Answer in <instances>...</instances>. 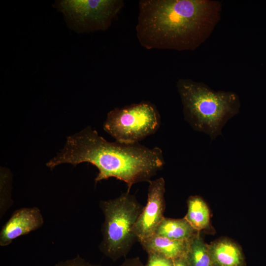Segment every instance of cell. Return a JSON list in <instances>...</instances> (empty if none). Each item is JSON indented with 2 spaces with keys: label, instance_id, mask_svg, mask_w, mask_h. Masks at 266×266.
Segmentation results:
<instances>
[{
  "label": "cell",
  "instance_id": "6da1fadb",
  "mask_svg": "<svg viewBox=\"0 0 266 266\" xmlns=\"http://www.w3.org/2000/svg\"><path fill=\"white\" fill-rule=\"evenodd\" d=\"M222 4L212 0H141L136 34L147 49L193 51L210 36Z\"/></svg>",
  "mask_w": 266,
  "mask_h": 266
},
{
  "label": "cell",
  "instance_id": "8992f818",
  "mask_svg": "<svg viewBox=\"0 0 266 266\" xmlns=\"http://www.w3.org/2000/svg\"><path fill=\"white\" fill-rule=\"evenodd\" d=\"M124 4L121 0H57L53 7L70 30L81 33L107 30Z\"/></svg>",
  "mask_w": 266,
  "mask_h": 266
},
{
  "label": "cell",
  "instance_id": "30bf717a",
  "mask_svg": "<svg viewBox=\"0 0 266 266\" xmlns=\"http://www.w3.org/2000/svg\"><path fill=\"white\" fill-rule=\"evenodd\" d=\"M190 241L154 234L139 242L147 253H158L173 260L186 255Z\"/></svg>",
  "mask_w": 266,
  "mask_h": 266
},
{
  "label": "cell",
  "instance_id": "7c38bea8",
  "mask_svg": "<svg viewBox=\"0 0 266 266\" xmlns=\"http://www.w3.org/2000/svg\"><path fill=\"white\" fill-rule=\"evenodd\" d=\"M188 211L184 218L197 231L208 228L210 211L204 200L198 196H191L188 201Z\"/></svg>",
  "mask_w": 266,
  "mask_h": 266
},
{
  "label": "cell",
  "instance_id": "2e32d148",
  "mask_svg": "<svg viewBox=\"0 0 266 266\" xmlns=\"http://www.w3.org/2000/svg\"><path fill=\"white\" fill-rule=\"evenodd\" d=\"M173 266H188L186 256L173 260Z\"/></svg>",
  "mask_w": 266,
  "mask_h": 266
},
{
  "label": "cell",
  "instance_id": "3957f363",
  "mask_svg": "<svg viewBox=\"0 0 266 266\" xmlns=\"http://www.w3.org/2000/svg\"><path fill=\"white\" fill-rule=\"evenodd\" d=\"M177 88L185 120L211 140L221 134L227 121L239 112L240 99L234 92L216 91L203 82L188 78L179 79Z\"/></svg>",
  "mask_w": 266,
  "mask_h": 266
},
{
  "label": "cell",
  "instance_id": "277c9868",
  "mask_svg": "<svg viewBox=\"0 0 266 266\" xmlns=\"http://www.w3.org/2000/svg\"><path fill=\"white\" fill-rule=\"evenodd\" d=\"M104 216L100 251L112 261L125 257L137 239L133 228L143 207L127 192L119 197L101 201Z\"/></svg>",
  "mask_w": 266,
  "mask_h": 266
},
{
  "label": "cell",
  "instance_id": "7a4b0ae2",
  "mask_svg": "<svg viewBox=\"0 0 266 266\" xmlns=\"http://www.w3.org/2000/svg\"><path fill=\"white\" fill-rule=\"evenodd\" d=\"M82 163L98 169L96 183L115 177L126 183L128 192L133 184L149 181L165 165L159 147L109 142L91 127L68 136L64 147L46 166L52 169L63 164L76 166Z\"/></svg>",
  "mask_w": 266,
  "mask_h": 266
},
{
  "label": "cell",
  "instance_id": "5bb4252c",
  "mask_svg": "<svg viewBox=\"0 0 266 266\" xmlns=\"http://www.w3.org/2000/svg\"><path fill=\"white\" fill-rule=\"evenodd\" d=\"M54 266H100L90 263L79 256L60 262ZM119 266H145L139 257L127 259Z\"/></svg>",
  "mask_w": 266,
  "mask_h": 266
},
{
  "label": "cell",
  "instance_id": "52a82bcc",
  "mask_svg": "<svg viewBox=\"0 0 266 266\" xmlns=\"http://www.w3.org/2000/svg\"><path fill=\"white\" fill-rule=\"evenodd\" d=\"M148 182L146 204L133 228V232L139 241L155 234L158 227L165 217V180L160 177Z\"/></svg>",
  "mask_w": 266,
  "mask_h": 266
},
{
  "label": "cell",
  "instance_id": "9c48e42d",
  "mask_svg": "<svg viewBox=\"0 0 266 266\" xmlns=\"http://www.w3.org/2000/svg\"><path fill=\"white\" fill-rule=\"evenodd\" d=\"M213 266H245V259L240 247L233 240L221 238L208 244Z\"/></svg>",
  "mask_w": 266,
  "mask_h": 266
},
{
  "label": "cell",
  "instance_id": "ba28073f",
  "mask_svg": "<svg viewBox=\"0 0 266 266\" xmlns=\"http://www.w3.org/2000/svg\"><path fill=\"white\" fill-rule=\"evenodd\" d=\"M43 224V217L38 208L25 207L16 210L1 229L0 245H9L15 238L38 229Z\"/></svg>",
  "mask_w": 266,
  "mask_h": 266
},
{
  "label": "cell",
  "instance_id": "8fae6325",
  "mask_svg": "<svg viewBox=\"0 0 266 266\" xmlns=\"http://www.w3.org/2000/svg\"><path fill=\"white\" fill-rule=\"evenodd\" d=\"M199 232L184 218L171 219L164 217L155 234L172 239L190 241Z\"/></svg>",
  "mask_w": 266,
  "mask_h": 266
},
{
  "label": "cell",
  "instance_id": "9a60e30c",
  "mask_svg": "<svg viewBox=\"0 0 266 266\" xmlns=\"http://www.w3.org/2000/svg\"><path fill=\"white\" fill-rule=\"evenodd\" d=\"M145 266H173V260L156 253H148Z\"/></svg>",
  "mask_w": 266,
  "mask_h": 266
},
{
  "label": "cell",
  "instance_id": "4fadbf2b",
  "mask_svg": "<svg viewBox=\"0 0 266 266\" xmlns=\"http://www.w3.org/2000/svg\"><path fill=\"white\" fill-rule=\"evenodd\" d=\"M186 258L188 266H213L208 244L202 239L200 232L190 241Z\"/></svg>",
  "mask_w": 266,
  "mask_h": 266
},
{
  "label": "cell",
  "instance_id": "5b68a950",
  "mask_svg": "<svg viewBox=\"0 0 266 266\" xmlns=\"http://www.w3.org/2000/svg\"><path fill=\"white\" fill-rule=\"evenodd\" d=\"M160 124L156 106L143 101L110 111L103 129L116 141L133 144L156 133Z\"/></svg>",
  "mask_w": 266,
  "mask_h": 266
}]
</instances>
